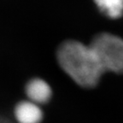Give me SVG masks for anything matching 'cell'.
I'll return each instance as SVG.
<instances>
[{"label":"cell","mask_w":123,"mask_h":123,"mask_svg":"<svg viewBox=\"0 0 123 123\" xmlns=\"http://www.w3.org/2000/svg\"><path fill=\"white\" fill-rule=\"evenodd\" d=\"M26 93L29 101L37 104H45L51 97V89L50 86L41 79H33L27 83Z\"/></svg>","instance_id":"obj_4"},{"label":"cell","mask_w":123,"mask_h":123,"mask_svg":"<svg viewBox=\"0 0 123 123\" xmlns=\"http://www.w3.org/2000/svg\"><path fill=\"white\" fill-rule=\"evenodd\" d=\"M56 57L62 69L81 87L96 86L104 74L90 46L79 41L63 42L58 48Z\"/></svg>","instance_id":"obj_1"},{"label":"cell","mask_w":123,"mask_h":123,"mask_svg":"<svg viewBox=\"0 0 123 123\" xmlns=\"http://www.w3.org/2000/svg\"><path fill=\"white\" fill-rule=\"evenodd\" d=\"M103 72L123 73V39L111 33L96 35L89 44Z\"/></svg>","instance_id":"obj_2"},{"label":"cell","mask_w":123,"mask_h":123,"mask_svg":"<svg viewBox=\"0 0 123 123\" xmlns=\"http://www.w3.org/2000/svg\"><path fill=\"white\" fill-rule=\"evenodd\" d=\"M0 123H13L10 121V120L6 119V118H4L2 116H0Z\"/></svg>","instance_id":"obj_6"},{"label":"cell","mask_w":123,"mask_h":123,"mask_svg":"<svg viewBox=\"0 0 123 123\" xmlns=\"http://www.w3.org/2000/svg\"><path fill=\"white\" fill-rule=\"evenodd\" d=\"M103 14L111 19H117L123 15V0H94Z\"/></svg>","instance_id":"obj_5"},{"label":"cell","mask_w":123,"mask_h":123,"mask_svg":"<svg viewBox=\"0 0 123 123\" xmlns=\"http://www.w3.org/2000/svg\"><path fill=\"white\" fill-rule=\"evenodd\" d=\"M15 116L18 123H40L43 112L38 104L31 101H22L15 107Z\"/></svg>","instance_id":"obj_3"}]
</instances>
